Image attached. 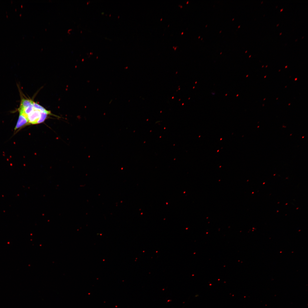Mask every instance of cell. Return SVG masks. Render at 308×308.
<instances>
[{
  "mask_svg": "<svg viewBox=\"0 0 308 308\" xmlns=\"http://www.w3.org/2000/svg\"><path fill=\"white\" fill-rule=\"evenodd\" d=\"M19 114L18 120L15 127V131L19 129L24 126L29 124L27 117L21 113H19Z\"/></svg>",
  "mask_w": 308,
  "mask_h": 308,
  "instance_id": "cell-2",
  "label": "cell"
},
{
  "mask_svg": "<svg viewBox=\"0 0 308 308\" xmlns=\"http://www.w3.org/2000/svg\"><path fill=\"white\" fill-rule=\"evenodd\" d=\"M49 112V111L48 110L46 111H43L37 109L34 107L33 110L27 116L29 124H38L42 114L44 112Z\"/></svg>",
  "mask_w": 308,
  "mask_h": 308,
  "instance_id": "cell-1",
  "label": "cell"
},
{
  "mask_svg": "<svg viewBox=\"0 0 308 308\" xmlns=\"http://www.w3.org/2000/svg\"><path fill=\"white\" fill-rule=\"evenodd\" d=\"M33 101L30 99L23 98L21 99L19 108L23 109L26 108L31 105Z\"/></svg>",
  "mask_w": 308,
  "mask_h": 308,
  "instance_id": "cell-3",
  "label": "cell"
},
{
  "mask_svg": "<svg viewBox=\"0 0 308 308\" xmlns=\"http://www.w3.org/2000/svg\"><path fill=\"white\" fill-rule=\"evenodd\" d=\"M303 37H302V38H303Z\"/></svg>",
  "mask_w": 308,
  "mask_h": 308,
  "instance_id": "cell-10",
  "label": "cell"
},
{
  "mask_svg": "<svg viewBox=\"0 0 308 308\" xmlns=\"http://www.w3.org/2000/svg\"><path fill=\"white\" fill-rule=\"evenodd\" d=\"M278 25H279V24H277V26H278Z\"/></svg>",
  "mask_w": 308,
  "mask_h": 308,
  "instance_id": "cell-5",
  "label": "cell"
},
{
  "mask_svg": "<svg viewBox=\"0 0 308 308\" xmlns=\"http://www.w3.org/2000/svg\"><path fill=\"white\" fill-rule=\"evenodd\" d=\"M263 2V1L261 2V3Z\"/></svg>",
  "mask_w": 308,
  "mask_h": 308,
  "instance_id": "cell-8",
  "label": "cell"
},
{
  "mask_svg": "<svg viewBox=\"0 0 308 308\" xmlns=\"http://www.w3.org/2000/svg\"><path fill=\"white\" fill-rule=\"evenodd\" d=\"M297 40V39H296V40H295V41H296V40Z\"/></svg>",
  "mask_w": 308,
  "mask_h": 308,
  "instance_id": "cell-7",
  "label": "cell"
},
{
  "mask_svg": "<svg viewBox=\"0 0 308 308\" xmlns=\"http://www.w3.org/2000/svg\"><path fill=\"white\" fill-rule=\"evenodd\" d=\"M283 10V9H281V10H280V11H282Z\"/></svg>",
  "mask_w": 308,
  "mask_h": 308,
  "instance_id": "cell-4",
  "label": "cell"
},
{
  "mask_svg": "<svg viewBox=\"0 0 308 308\" xmlns=\"http://www.w3.org/2000/svg\"><path fill=\"white\" fill-rule=\"evenodd\" d=\"M277 7V6L276 7Z\"/></svg>",
  "mask_w": 308,
  "mask_h": 308,
  "instance_id": "cell-9",
  "label": "cell"
},
{
  "mask_svg": "<svg viewBox=\"0 0 308 308\" xmlns=\"http://www.w3.org/2000/svg\"><path fill=\"white\" fill-rule=\"evenodd\" d=\"M281 33H280V35H281Z\"/></svg>",
  "mask_w": 308,
  "mask_h": 308,
  "instance_id": "cell-6",
  "label": "cell"
}]
</instances>
